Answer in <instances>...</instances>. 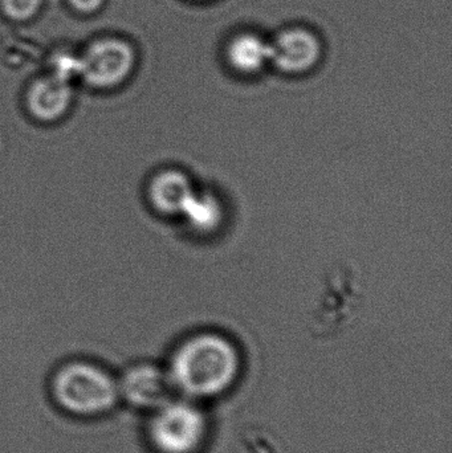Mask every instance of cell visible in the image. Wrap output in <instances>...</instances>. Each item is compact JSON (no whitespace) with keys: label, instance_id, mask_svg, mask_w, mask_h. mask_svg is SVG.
I'll list each match as a JSON object with an SVG mask.
<instances>
[{"label":"cell","instance_id":"13","mask_svg":"<svg viewBox=\"0 0 452 453\" xmlns=\"http://www.w3.org/2000/svg\"><path fill=\"white\" fill-rule=\"evenodd\" d=\"M198 2H206V0H198Z\"/></svg>","mask_w":452,"mask_h":453},{"label":"cell","instance_id":"2","mask_svg":"<svg viewBox=\"0 0 452 453\" xmlns=\"http://www.w3.org/2000/svg\"><path fill=\"white\" fill-rule=\"evenodd\" d=\"M53 396L61 409L81 417L103 414L119 401V385L100 367L72 362L61 367L52 382Z\"/></svg>","mask_w":452,"mask_h":453},{"label":"cell","instance_id":"6","mask_svg":"<svg viewBox=\"0 0 452 453\" xmlns=\"http://www.w3.org/2000/svg\"><path fill=\"white\" fill-rule=\"evenodd\" d=\"M26 109L40 122H55L65 116L73 103V88L60 72L36 77L26 90Z\"/></svg>","mask_w":452,"mask_h":453},{"label":"cell","instance_id":"11","mask_svg":"<svg viewBox=\"0 0 452 453\" xmlns=\"http://www.w3.org/2000/svg\"><path fill=\"white\" fill-rule=\"evenodd\" d=\"M45 0H0V15L13 24H26L42 13Z\"/></svg>","mask_w":452,"mask_h":453},{"label":"cell","instance_id":"9","mask_svg":"<svg viewBox=\"0 0 452 453\" xmlns=\"http://www.w3.org/2000/svg\"><path fill=\"white\" fill-rule=\"evenodd\" d=\"M228 65L241 74H255L271 61L270 42L254 34H239L226 48Z\"/></svg>","mask_w":452,"mask_h":453},{"label":"cell","instance_id":"1","mask_svg":"<svg viewBox=\"0 0 452 453\" xmlns=\"http://www.w3.org/2000/svg\"><path fill=\"white\" fill-rule=\"evenodd\" d=\"M241 370L238 349L217 333L186 340L172 354L169 375L172 388L188 398L219 395L235 382Z\"/></svg>","mask_w":452,"mask_h":453},{"label":"cell","instance_id":"7","mask_svg":"<svg viewBox=\"0 0 452 453\" xmlns=\"http://www.w3.org/2000/svg\"><path fill=\"white\" fill-rule=\"evenodd\" d=\"M119 394L138 409H158L166 403L172 386L167 372L151 365H137L122 375Z\"/></svg>","mask_w":452,"mask_h":453},{"label":"cell","instance_id":"4","mask_svg":"<svg viewBox=\"0 0 452 453\" xmlns=\"http://www.w3.org/2000/svg\"><path fill=\"white\" fill-rule=\"evenodd\" d=\"M206 433L203 412L185 401H167L156 409L149 425V438L159 453H195Z\"/></svg>","mask_w":452,"mask_h":453},{"label":"cell","instance_id":"12","mask_svg":"<svg viewBox=\"0 0 452 453\" xmlns=\"http://www.w3.org/2000/svg\"><path fill=\"white\" fill-rule=\"evenodd\" d=\"M108 0H65L66 5L72 12L79 16L97 15L103 10Z\"/></svg>","mask_w":452,"mask_h":453},{"label":"cell","instance_id":"8","mask_svg":"<svg viewBox=\"0 0 452 453\" xmlns=\"http://www.w3.org/2000/svg\"><path fill=\"white\" fill-rule=\"evenodd\" d=\"M195 190L188 174L180 170H161L148 185V201L158 214L182 217Z\"/></svg>","mask_w":452,"mask_h":453},{"label":"cell","instance_id":"3","mask_svg":"<svg viewBox=\"0 0 452 453\" xmlns=\"http://www.w3.org/2000/svg\"><path fill=\"white\" fill-rule=\"evenodd\" d=\"M138 52L125 37L105 35L90 40L76 60L80 80L96 90L121 87L137 66Z\"/></svg>","mask_w":452,"mask_h":453},{"label":"cell","instance_id":"5","mask_svg":"<svg viewBox=\"0 0 452 453\" xmlns=\"http://www.w3.org/2000/svg\"><path fill=\"white\" fill-rule=\"evenodd\" d=\"M270 64L291 76L308 73L323 58L320 37L302 27L284 29L270 42Z\"/></svg>","mask_w":452,"mask_h":453},{"label":"cell","instance_id":"10","mask_svg":"<svg viewBox=\"0 0 452 453\" xmlns=\"http://www.w3.org/2000/svg\"><path fill=\"white\" fill-rule=\"evenodd\" d=\"M182 217L196 234H209L219 229L225 222V207L214 194L195 191Z\"/></svg>","mask_w":452,"mask_h":453}]
</instances>
